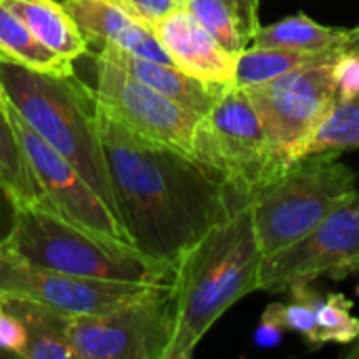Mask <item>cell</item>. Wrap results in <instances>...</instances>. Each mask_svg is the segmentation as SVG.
Here are the masks:
<instances>
[{
  "instance_id": "6da1fadb",
  "label": "cell",
  "mask_w": 359,
  "mask_h": 359,
  "mask_svg": "<svg viewBox=\"0 0 359 359\" xmlns=\"http://www.w3.org/2000/svg\"><path fill=\"white\" fill-rule=\"evenodd\" d=\"M95 120L126 240L147 257L172 263L215 225L246 206L194 154L149 141L95 101Z\"/></svg>"
},
{
  "instance_id": "7a4b0ae2",
  "label": "cell",
  "mask_w": 359,
  "mask_h": 359,
  "mask_svg": "<svg viewBox=\"0 0 359 359\" xmlns=\"http://www.w3.org/2000/svg\"><path fill=\"white\" fill-rule=\"evenodd\" d=\"M263 252L250 204L215 225L177 263L175 332L164 359H189L217 320L257 292Z\"/></svg>"
},
{
  "instance_id": "3957f363",
  "label": "cell",
  "mask_w": 359,
  "mask_h": 359,
  "mask_svg": "<svg viewBox=\"0 0 359 359\" xmlns=\"http://www.w3.org/2000/svg\"><path fill=\"white\" fill-rule=\"evenodd\" d=\"M2 246L23 261L69 276L133 284H175L177 267L135 244L67 219L48 200L19 202Z\"/></svg>"
},
{
  "instance_id": "277c9868",
  "label": "cell",
  "mask_w": 359,
  "mask_h": 359,
  "mask_svg": "<svg viewBox=\"0 0 359 359\" xmlns=\"http://www.w3.org/2000/svg\"><path fill=\"white\" fill-rule=\"evenodd\" d=\"M0 86L19 116L53 145L116 215L114 189L95 120V95L76 74H48L0 61Z\"/></svg>"
},
{
  "instance_id": "5b68a950",
  "label": "cell",
  "mask_w": 359,
  "mask_h": 359,
  "mask_svg": "<svg viewBox=\"0 0 359 359\" xmlns=\"http://www.w3.org/2000/svg\"><path fill=\"white\" fill-rule=\"evenodd\" d=\"M339 156V151H324L301 158L250 198L263 257L307 236L358 191L355 172Z\"/></svg>"
},
{
  "instance_id": "8992f818",
  "label": "cell",
  "mask_w": 359,
  "mask_h": 359,
  "mask_svg": "<svg viewBox=\"0 0 359 359\" xmlns=\"http://www.w3.org/2000/svg\"><path fill=\"white\" fill-rule=\"evenodd\" d=\"M191 154L210 166L244 204L273 179L263 122L244 88L236 84H229L210 111L200 116Z\"/></svg>"
},
{
  "instance_id": "52a82bcc",
  "label": "cell",
  "mask_w": 359,
  "mask_h": 359,
  "mask_svg": "<svg viewBox=\"0 0 359 359\" xmlns=\"http://www.w3.org/2000/svg\"><path fill=\"white\" fill-rule=\"evenodd\" d=\"M242 88L263 122L273 179L301 158L311 135L339 103L332 63L294 69Z\"/></svg>"
},
{
  "instance_id": "ba28073f",
  "label": "cell",
  "mask_w": 359,
  "mask_h": 359,
  "mask_svg": "<svg viewBox=\"0 0 359 359\" xmlns=\"http://www.w3.org/2000/svg\"><path fill=\"white\" fill-rule=\"evenodd\" d=\"M175 332V284L95 316H69L76 359H164Z\"/></svg>"
},
{
  "instance_id": "9c48e42d",
  "label": "cell",
  "mask_w": 359,
  "mask_h": 359,
  "mask_svg": "<svg viewBox=\"0 0 359 359\" xmlns=\"http://www.w3.org/2000/svg\"><path fill=\"white\" fill-rule=\"evenodd\" d=\"M353 273H359V191L307 236L263 257L257 290L286 292L294 284H311L322 276L345 280Z\"/></svg>"
},
{
  "instance_id": "30bf717a",
  "label": "cell",
  "mask_w": 359,
  "mask_h": 359,
  "mask_svg": "<svg viewBox=\"0 0 359 359\" xmlns=\"http://www.w3.org/2000/svg\"><path fill=\"white\" fill-rule=\"evenodd\" d=\"M95 101L128 130L191 154L200 116L126 74L120 65L90 53Z\"/></svg>"
},
{
  "instance_id": "8fae6325",
  "label": "cell",
  "mask_w": 359,
  "mask_h": 359,
  "mask_svg": "<svg viewBox=\"0 0 359 359\" xmlns=\"http://www.w3.org/2000/svg\"><path fill=\"white\" fill-rule=\"evenodd\" d=\"M164 284H133L69 276L32 265L0 244V290L23 297L65 316H95L145 297Z\"/></svg>"
},
{
  "instance_id": "7c38bea8",
  "label": "cell",
  "mask_w": 359,
  "mask_h": 359,
  "mask_svg": "<svg viewBox=\"0 0 359 359\" xmlns=\"http://www.w3.org/2000/svg\"><path fill=\"white\" fill-rule=\"evenodd\" d=\"M4 109L13 124V130L25 151V158L42 189V198L48 200L67 219L86 225L90 229L126 240V233L107 208V204L95 194V189L80 177L72 162H67L53 145H48L13 107L4 97ZM128 242V240H126Z\"/></svg>"
},
{
  "instance_id": "4fadbf2b",
  "label": "cell",
  "mask_w": 359,
  "mask_h": 359,
  "mask_svg": "<svg viewBox=\"0 0 359 359\" xmlns=\"http://www.w3.org/2000/svg\"><path fill=\"white\" fill-rule=\"evenodd\" d=\"M61 4L86 38L88 50L111 44L143 59L172 63L154 27L118 0H63Z\"/></svg>"
},
{
  "instance_id": "5bb4252c",
  "label": "cell",
  "mask_w": 359,
  "mask_h": 359,
  "mask_svg": "<svg viewBox=\"0 0 359 359\" xmlns=\"http://www.w3.org/2000/svg\"><path fill=\"white\" fill-rule=\"evenodd\" d=\"M151 27L179 69L204 82L233 84L236 57L212 38L189 8L181 4Z\"/></svg>"
},
{
  "instance_id": "9a60e30c",
  "label": "cell",
  "mask_w": 359,
  "mask_h": 359,
  "mask_svg": "<svg viewBox=\"0 0 359 359\" xmlns=\"http://www.w3.org/2000/svg\"><path fill=\"white\" fill-rule=\"evenodd\" d=\"M95 55L120 65L126 74L137 78L139 82L147 84L149 88L158 90L160 95L177 101L179 105L196 111L198 116H204L210 111V107L219 101V97L225 93L229 84H217V82H204L200 78H194L179 69L172 63H160L151 59H143L130 53H124L111 44H105Z\"/></svg>"
},
{
  "instance_id": "2e32d148",
  "label": "cell",
  "mask_w": 359,
  "mask_h": 359,
  "mask_svg": "<svg viewBox=\"0 0 359 359\" xmlns=\"http://www.w3.org/2000/svg\"><path fill=\"white\" fill-rule=\"evenodd\" d=\"M55 55L74 63L88 55V42L57 0H0Z\"/></svg>"
},
{
  "instance_id": "e0dca14e",
  "label": "cell",
  "mask_w": 359,
  "mask_h": 359,
  "mask_svg": "<svg viewBox=\"0 0 359 359\" xmlns=\"http://www.w3.org/2000/svg\"><path fill=\"white\" fill-rule=\"evenodd\" d=\"M2 311L15 316L27 330L23 359H76L67 341L69 316L13 294H2Z\"/></svg>"
},
{
  "instance_id": "ac0fdd59",
  "label": "cell",
  "mask_w": 359,
  "mask_h": 359,
  "mask_svg": "<svg viewBox=\"0 0 359 359\" xmlns=\"http://www.w3.org/2000/svg\"><path fill=\"white\" fill-rule=\"evenodd\" d=\"M353 27H332L322 25L316 19L299 13L286 19H280L269 25H259L252 36L255 46L269 48H297V50H326L337 44H343L351 38Z\"/></svg>"
},
{
  "instance_id": "d6986e66",
  "label": "cell",
  "mask_w": 359,
  "mask_h": 359,
  "mask_svg": "<svg viewBox=\"0 0 359 359\" xmlns=\"http://www.w3.org/2000/svg\"><path fill=\"white\" fill-rule=\"evenodd\" d=\"M0 61L48 74H74V63L46 48L29 27L0 2Z\"/></svg>"
},
{
  "instance_id": "ffe728a7",
  "label": "cell",
  "mask_w": 359,
  "mask_h": 359,
  "mask_svg": "<svg viewBox=\"0 0 359 359\" xmlns=\"http://www.w3.org/2000/svg\"><path fill=\"white\" fill-rule=\"evenodd\" d=\"M0 179L6 183L17 204L42 198L36 175L6 116L4 99L0 101Z\"/></svg>"
},
{
  "instance_id": "44dd1931",
  "label": "cell",
  "mask_w": 359,
  "mask_h": 359,
  "mask_svg": "<svg viewBox=\"0 0 359 359\" xmlns=\"http://www.w3.org/2000/svg\"><path fill=\"white\" fill-rule=\"evenodd\" d=\"M359 147V97L337 103L311 135L301 151V158L324 151H347ZM299 158V160H301Z\"/></svg>"
},
{
  "instance_id": "7402d4cb",
  "label": "cell",
  "mask_w": 359,
  "mask_h": 359,
  "mask_svg": "<svg viewBox=\"0 0 359 359\" xmlns=\"http://www.w3.org/2000/svg\"><path fill=\"white\" fill-rule=\"evenodd\" d=\"M185 8L212 34V38L233 57H238L246 46L248 40L240 29L238 17L227 0H185Z\"/></svg>"
},
{
  "instance_id": "603a6c76",
  "label": "cell",
  "mask_w": 359,
  "mask_h": 359,
  "mask_svg": "<svg viewBox=\"0 0 359 359\" xmlns=\"http://www.w3.org/2000/svg\"><path fill=\"white\" fill-rule=\"evenodd\" d=\"M353 303L343 294H320L316 307L318 320V341L316 349L328 343L347 345L359 337V320L351 316Z\"/></svg>"
},
{
  "instance_id": "cb8c5ba5",
  "label": "cell",
  "mask_w": 359,
  "mask_h": 359,
  "mask_svg": "<svg viewBox=\"0 0 359 359\" xmlns=\"http://www.w3.org/2000/svg\"><path fill=\"white\" fill-rule=\"evenodd\" d=\"M339 103L359 97V50L351 48L332 63Z\"/></svg>"
},
{
  "instance_id": "d4e9b609",
  "label": "cell",
  "mask_w": 359,
  "mask_h": 359,
  "mask_svg": "<svg viewBox=\"0 0 359 359\" xmlns=\"http://www.w3.org/2000/svg\"><path fill=\"white\" fill-rule=\"evenodd\" d=\"M27 345L25 326L11 313L0 311V353L4 358H23Z\"/></svg>"
},
{
  "instance_id": "484cf974",
  "label": "cell",
  "mask_w": 359,
  "mask_h": 359,
  "mask_svg": "<svg viewBox=\"0 0 359 359\" xmlns=\"http://www.w3.org/2000/svg\"><path fill=\"white\" fill-rule=\"evenodd\" d=\"M118 2L124 4L128 11H133L137 17H141L143 21H147L149 25H154L158 19L168 15L172 8L181 6L177 4V0H118Z\"/></svg>"
},
{
  "instance_id": "4316f807",
  "label": "cell",
  "mask_w": 359,
  "mask_h": 359,
  "mask_svg": "<svg viewBox=\"0 0 359 359\" xmlns=\"http://www.w3.org/2000/svg\"><path fill=\"white\" fill-rule=\"evenodd\" d=\"M229 6L233 8L240 29L246 36V40L250 42L255 32L259 29V0H227Z\"/></svg>"
},
{
  "instance_id": "83f0119b",
  "label": "cell",
  "mask_w": 359,
  "mask_h": 359,
  "mask_svg": "<svg viewBox=\"0 0 359 359\" xmlns=\"http://www.w3.org/2000/svg\"><path fill=\"white\" fill-rule=\"evenodd\" d=\"M15 208H17V202H15L11 189L6 187V183L0 179V244L8 238V233L13 229Z\"/></svg>"
},
{
  "instance_id": "f1b7e54d",
  "label": "cell",
  "mask_w": 359,
  "mask_h": 359,
  "mask_svg": "<svg viewBox=\"0 0 359 359\" xmlns=\"http://www.w3.org/2000/svg\"><path fill=\"white\" fill-rule=\"evenodd\" d=\"M343 359H359V337L351 343V347L343 353Z\"/></svg>"
},
{
  "instance_id": "f546056e",
  "label": "cell",
  "mask_w": 359,
  "mask_h": 359,
  "mask_svg": "<svg viewBox=\"0 0 359 359\" xmlns=\"http://www.w3.org/2000/svg\"><path fill=\"white\" fill-rule=\"evenodd\" d=\"M0 311H2V290H0Z\"/></svg>"
},
{
  "instance_id": "4dcf8cb0",
  "label": "cell",
  "mask_w": 359,
  "mask_h": 359,
  "mask_svg": "<svg viewBox=\"0 0 359 359\" xmlns=\"http://www.w3.org/2000/svg\"><path fill=\"white\" fill-rule=\"evenodd\" d=\"M4 99V93H2V86H0V101Z\"/></svg>"
},
{
  "instance_id": "1f68e13d",
  "label": "cell",
  "mask_w": 359,
  "mask_h": 359,
  "mask_svg": "<svg viewBox=\"0 0 359 359\" xmlns=\"http://www.w3.org/2000/svg\"><path fill=\"white\" fill-rule=\"evenodd\" d=\"M183 2H185V0H177V4H183Z\"/></svg>"
},
{
  "instance_id": "d6a6232c",
  "label": "cell",
  "mask_w": 359,
  "mask_h": 359,
  "mask_svg": "<svg viewBox=\"0 0 359 359\" xmlns=\"http://www.w3.org/2000/svg\"><path fill=\"white\" fill-rule=\"evenodd\" d=\"M0 359H4V355H2V353H0Z\"/></svg>"
}]
</instances>
